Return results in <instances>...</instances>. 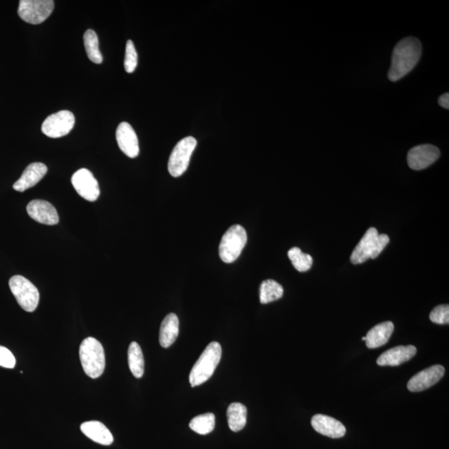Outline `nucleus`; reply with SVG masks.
<instances>
[{
	"label": "nucleus",
	"mask_w": 449,
	"mask_h": 449,
	"mask_svg": "<svg viewBox=\"0 0 449 449\" xmlns=\"http://www.w3.org/2000/svg\"><path fill=\"white\" fill-rule=\"evenodd\" d=\"M179 335V320L176 314L171 313L162 320L159 342L161 347L169 348L173 345Z\"/></svg>",
	"instance_id": "nucleus-20"
},
{
	"label": "nucleus",
	"mask_w": 449,
	"mask_h": 449,
	"mask_svg": "<svg viewBox=\"0 0 449 449\" xmlns=\"http://www.w3.org/2000/svg\"><path fill=\"white\" fill-rule=\"evenodd\" d=\"M284 294L282 285L274 280L262 282L260 287V301L261 304H268L281 299Z\"/></svg>",
	"instance_id": "nucleus-23"
},
{
	"label": "nucleus",
	"mask_w": 449,
	"mask_h": 449,
	"mask_svg": "<svg viewBox=\"0 0 449 449\" xmlns=\"http://www.w3.org/2000/svg\"><path fill=\"white\" fill-rule=\"evenodd\" d=\"M79 358L83 371L90 378L98 379L105 372V349L95 338L89 337L83 341L79 348Z\"/></svg>",
	"instance_id": "nucleus-2"
},
{
	"label": "nucleus",
	"mask_w": 449,
	"mask_h": 449,
	"mask_svg": "<svg viewBox=\"0 0 449 449\" xmlns=\"http://www.w3.org/2000/svg\"><path fill=\"white\" fill-rule=\"evenodd\" d=\"M314 429L319 434L331 439H340L344 436L347 428L339 420L327 415H316L311 419Z\"/></svg>",
	"instance_id": "nucleus-15"
},
{
	"label": "nucleus",
	"mask_w": 449,
	"mask_h": 449,
	"mask_svg": "<svg viewBox=\"0 0 449 449\" xmlns=\"http://www.w3.org/2000/svg\"><path fill=\"white\" fill-rule=\"evenodd\" d=\"M248 242V234L243 226L234 225L221 238L219 255L225 263H232L240 256Z\"/></svg>",
	"instance_id": "nucleus-5"
},
{
	"label": "nucleus",
	"mask_w": 449,
	"mask_h": 449,
	"mask_svg": "<svg viewBox=\"0 0 449 449\" xmlns=\"http://www.w3.org/2000/svg\"><path fill=\"white\" fill-rule=\"evenodd\" d=\"M75 124V118L70 111L63 110L47 117L43 122L42 132L47 137L58 138L66 136Z\"/></svg>",
	"instance_id": "nucleus-9"
},
{
	"label": "nucleus",
	"mask_w": 449,
	"mask_h": 449,
	"mask_svg": "<svg viewBox=\"0 0 449 449\" xmlns=\"http://www.w3.org/2000/svg\"><path fill=\"white\" fill-rule=\"evenodd\" d=\"M393 329H395V325L391 321L383 322V323L375 325L365 336L367 347L376 349L383 347L391 339Z\"/></svg>",
	"instance_id": "nucleus-19"
},
{
	"label": "nucleus",
	"mask_w": 449,
	"mask_h": 449,
	"mask_svg": "<svg viewBox=\"0 0 449 449\" xmlns=\"http://www.w3.org/2000/svg\"><path fill=\"white\" fill-rule=\"evenodd\" d=\"M226 416L230 430L239 432L245 426L248 409L242 404L233 403L229 405Z\"/></svg>",
	"instance_id": "nucleus-21"
},
{
	"label": "nucleus",
	"mask_w": 449,
	"mask_h": 449,
	"mask_svg": "<svg viewBox=\"0 0 449 449\" xmlns=\"http://www.w3.org/2000/svg\"><path fill=\"white\" fill-rule=\"evenodd\" d=\"M440 151L431 144H423L415 146L409 150L407 161L409 168L415 171L428 168L438 160Z\"/></svg>",
	"instance_id": "nucleus-11"
},
{
	"label": "nucleus",
	"mask_w": 449,
	"mask_h": 449,
	"mask_svg": "<svg viewBox=\"0 0 449 449\" xmlns=\"http://www.w3.org/2000/svg\"><path fill=\"white\" fill-rule=\"evenodd\" d=\"M16 359L13 353L6 347L0 345V366L7 369H14Z\"/></svg>",
	"instance_id": "nucleus-29"
},
{
	"label": "nucleus",
	"mask_w": 449,
	"mask_h": 449,
	"mask_svg": "<svg viewBox=\"0 0 449 449\" xmlns=\"http://www.w3.org/2000/svg\"><path fill=\"white\" fill-rule=\"evenodd\" d=\"M221 353L219 343L212 342L208 345L190 371L189 382L193 387L206 382L213 375L220 363Z\"/></svg>",
	"instance_id": "nucleus-3"
},
{
	"label": "nucleus",
	"mask_w": 449,
	"mask_h": 449,
	"mask_svg": "<svg viewBox=\"0 0 449 449\" xmlns=\"http://www.w3.org/2000/svg\"><path fill=\"white\" fill-rule=\"evenodd\" d=\"M439 105L443 107L445 109H449V94L446 93L441 96L439 98Z\"/></svg>",
	"instance_id": "nucleus-30"
},
{
	"label": "nucleus",
	"mask_w": 449,
	"mask_h": 449,
	"mask_svg": "<svg viewBox=\"0 0 449 449\" xmlns=\"http://www.w3.org/2000/svg\"><path fill=\"white\" fill-rule=\"evenodd\" d=\"M388 242L389 237L387 235H380L375 228H369L353 250L351 257L352 263L359 265L369 259H375L386 248Z\"/></svg>",
	"instance_id": "nucleus-4"
},
{
	"label": "nucleus",
	"mask_w": 449,
	"mask_h": 449,
	"mask_svg": "<svg viewBox=\"0 0 449 449\" xmlns=\"http://www.w3.org/2000/svg\"><path fill=\"white\" fill-rule=\"evenodd\" d=\"M416 353L417 349L414 345H400L384 352L377 360V364L380 366H399L410 360Z\"/></svg>",
	"instance_id": "nucleus-16"
},
{
	"label": "nucleus",
	"mask_w": 449,
	"mask_h": 449,
	"mask_svg": "<svg viewBox=\"0 0 449 449\" xmlns=\"http://www.w3.org/2000/svg\"><path fill=\"white\" fill-rule=\"evenodd\" d=\"M87 58L94 63L100 65L102 62V55L99 50L98 38L93 30H87L83 36Z\"/></svg>",
	"instance_id": "nucleus-24"
},
{
	"label": "nucleus",
	"mask_w": 449,
	"mask_h": 449,
	"mask_svg": "<svg viewBox=\"0 0 449 449\" xmlns=\"http://www.w3.org/2000/svg\"><path fill=\"white\" fill-rule=\"evenodd\" d=\"M289 259L292 262L294 267L298 272H305L311 268L313 265V258L309 254L301 252L298 248H293L288 252Z\"/></svg>",
	"instance_id": "nucleus-26"
},
{
	"label": "nucleus",
	"mask_w": 449,
	"mask_h": 449,
	"mask_svg": "<svg viewBox=\"0 0 449 449\" xmlns=\"http://www.w3.org/2000/svg\"><path fill=\"white\" fill-rule=\"evenodd\" d=\"M81 431L94 442L109 446L113 443V436L105 424L98 421H89L81 425Z\"/></svg>",
	"instance_id": "nucleus-18"
},
{
	"label": "nucleus",
	"mask_w": 449,
	"mask_h": 449,
	"mask_svg": "<svg viewBox=\"0 0 449 449\" xmlns=\"http://www.w3.org/2000/svg\"><path fill=\"white\" fill-rule=\"evenodd\" d=\"M422 54V45L418 39L407 37L397 43L393 51L391 69L388 78L397 82L415 69Z\"/></svg>",
	"instance_id": "nucleus-1"
},
{
	"label": "nucleus",
	"mask_w": 449,
	"mask_h": 449,
	"mask_svg": "<svg viewBox=\"0 0 449 449\" xmlns=\"http://www.w3.org/2000/svg\"><path fill=\"white\" fill-rule=\"evenodd\" d=\"M47 172L45 164L41 162H34L27 166L21 178L13 185V188L17 192L23 193L33 188L45 177Z\"/></svg>",
	"instance_id": "nucleus-17"
},
{
	"label": "nucleus",
	"mask_w": 449,
	"mask_h": 449,
	"mask_svg": "<svg viewBox=\"0 0 449 449\" xmlns=\"http://www.w3.org/2000/svg\"><path fill=\"white\" fill-rule=\"evenodd\" d=\"M138 66V53L132 41L127 42L124 67L127 73L132 74Z\"/></svg>",
	"instance_id": "nucleus-27"
},
{
	"label": "nucleus",
	"mask_w": 449,
	"mask_h": 449,
	"mask_svg": "<svg viewBox=\"0 0 449 449\" xmlns=\"http://www.w3.org/2000/svg\"><path fill=\"white\" fill-rule=\"evenodd\" d=\"M365 340H366V338L365 336L362 337V340L365 341Z\"/></svg>",
	"instance_id": "nucleus-31"
},
{
	"label": "nucleus",
	"mask_w": 449,
	"mask_h": 449,
	"mask_svg": "<svg viewBox=\"0 0 449 449\" xmlns=\"http://www.w3.org/2000/svg\"><path fill=\"white\" fill-rule=\"evenodd\" d=\"M27 212L32 219L39 223L54 226L58 223L59 218L54 206L43 200H34L27 206Z\"/></svg>",
	"instance_id": "nucleus-13"
},
{
	"label": "nucleus",
	"mask_w": 449,
	"mask_h": 449,
	"mask_svg": "<svg viewBox=\"0 0 449 449\" xmlns=\"http://www.w3.org/2000/svg\"><path fill=\"white\" fill-rule=\"evenodd\" d=\"M71 182L74 189L83 199L89 201L98 200L99 195H100V189H99L96 178L89 170L79 169L73 175Z\"/></svg>",
	"instance_id": "nucleus-10"
},
{
	"label": "nucleus",
	"mask_w": 449,
	"mask_h": 449,
	"mask_svg": "<svg viewBox=\"0 0 449 449\" xmlns=\"http://www.w3.org/2000/svg\"><path fill=\"white\" fill-rule=\"evenodd\" d=\"M129 364L131 372L138 379L142 378L144 373V358L140 345L137 342H132L129 345Z\"/></svg>",
	"instance_id": "nucleus-22"
},
{
	"label": "nucleus",
	"mask_w": 449,
	"mask_h": 449,
	"mask_svg": "<svg viewBox=\"0 0 449 449\" xmlns=\"http://www.w3.org/2000/svg\"><path fill=\"white\" fill-rule=\"evenodd\" d=\"M53 0H21L19 1V17L31 25H41L53 13Z\"/></svg>",
	"instance_id": "nucleus-8"
},
{
	"label": "nucleus",
	"mask_w": 449,
	"mask_h": 449,
	"mask_svg": "<svg viewBox=\"0 0 449 449\" xmlns=\"http://www.w3.org/2000/svg\"><path fill=\"white\" fill-rule=\"evenodd\" d=\"M197 142L193 137L182 139L173 150L168 161V172L173 177H178L188 169L190 157L196 149Z\"/></svg>",
	"instance_id": "nucleus-7"
},
{
	"label": "nucleus",
	"mask_w": 449,
	"mask_h": 449,
	"mask_svg": "<svg viewBox=\"0 0 449 449\" xmlns=\"http://www.w3.org/2000/svg\"><path fill=\"white\" fill-rule=\"evenodd\" d=\"M11 292L19 305L27 312H34L39 302L37 287L25 277L14 276L9 282Z\"/></svg>",
	"instance_id": "nucleus-6"
},
{
	"label": "nucleus",
	"mask_w": 449,
	"mask_h": 449,
	"mask_svg": "<svg viewBox=\"0 0 449 449\" xmlns=\"http://www.w3.org/2000/svg\"><path fill=\"white\" fill-rule=\"evenodd\" d=\"M430 320L432 323L438 325H448L449 307L448 305H441L435 307L430 313Z\"/></svg>",
	"instance_id": "nucleus-28"
},
{
	"label": "nucleus",
	"mask_w": 449,
	"mask_h": 449,
	"mask_svg": "<svg viewBox=\"0 0 449 449\" xmlns=\"http://www.w3.org/2000/svg\"><path fill=\"white\" fill-rule=\"evenodd\" d=\"M119 149L130 158H135L139 154V143L136 133L129 123L122 122L116 132Z\"/></svg>",
	"instance_id": "nucleus-14"
},
{
	"label": "nucleus",
	"mask_w": 449,
	"mask_h": 449,
	"mask_svg": "<svg viewBox=\"0 0 449 449\" xmlns=\"http://www.w3.org/2000/svg\"><path fill=\"white\" fill-rule=\"evenodd\" d=\"M216 418L212 413L198 415L190 421L189 427L198 435H206L214 430Z\"/></svg>",
	"instance_id": "nucleus-25"
},
{
	"label": "nucleus",
	"mask_w": 449,
	"mask_h": 449,
	"mask_svg": "<svg viewBox=\"0 0 449 449\" xmlns=\"http://www.w3.org/2000/svg\"><path fill=\"white\" fill-rule=\"evenodd\" d=\"M444 373L445 369L442 365H432L413 376L408 381V389L411 392H422L438 383L443 378Z\"/></svg>",
	"instance_id": "nucleus-12"
}]
</instances>
